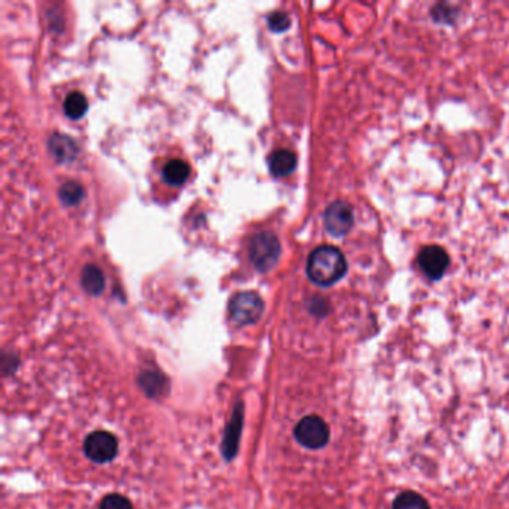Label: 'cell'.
<instances>
[{
  "instance_id": "1",
  "label": "cell",
  "mask_w": 509,
  "mask_h": 509,
  "mask_svg": "<svg viewBox=\"0 0 509 509\" xmlns=\"http://www.w3.org/2000/svg\"><path fill=\"white\" fill-rule=\"evenodd\" d=\"M348 264L342 251L334 245H321L311 252L307 264L309 279L321 287H330L344 278Z\"/></svg>"
},
{
  "instance_id": "2",
  "label": "cell",
  "mask_w": 509,
  "mask_h": 509,
  "mask_svg": "<svg viewBox=\"0 0 509 509\" xmlns=\"http://www.w3.org/2000/svg\"><path fill=\"white\" fill-rule=\"evenodd\" d=\"M279 252V241L272 232H260L250 242V260L260 272H268L275 266Z\"/></svg>"
},
{
  "instance_id": "3",
  "label": "cell",
  "mask_w": 509,
  "mask_h": 509,
  "mask_svg": "<svg viewBox=\"0 0 509 509\" xmlns=\"http://www.w3.org/2000/svg\"><path fill=\"white\" fill-rule=\"evenodd\" d=\"M263 300L252 291H241L234 295L229 303L230 318L239 326L257 322L263 314Z\"/></svg>"
},
{
  "instance_id": "4",
  "label": "cell",
  "mask_w": 509,
  "mask_h": 509,
  "mask_svg": "<svg viewBox=\"0 0 509 509\" xmlns=\"http://www.w3.org/2000/svg\"><path fill=\"white\" fill-rule=\"evenodd\" d=\"M297 442L309 449L322 448L330 439V429L318 415L303 417L295 427Z\"/></svg>"
},
{
  "instance_id": "5",
  "label": "cell",
  "mask_w": 509,
  "mask_h": 509,
  "mask_svg": "<svg viewBox=\"0 0 509 509\" xmlns=\"http://www.w3.org/2000/svg\"><path fill=\"white\" fill-rule=\"evenodd\" d=\"M84 453L94 463H107L119 454V440L105 430H97L84 440Z\"/></svg>"
},
{
  "instance_id": "6",
  "label": "cell",
  "mask_w": 509,
  "mask_h": 509,
  "mask_svg": "<svg viewBox=\"0 0 509 509\" xmlns=\"http://www.w3.org/2000/svg\"><path fill=\"white\" fill-rule=\"evenodd\" d=\"M325 227L335 238L345 236L354 224V215L350 205L345 202H334L325 211Z\"/></svg>"
},
{
  "instance_id": "7",
  "label": "cell",
  "mask_w": 509,
  "mask_h": 509,
  "mask_svg": "<svg viewBox=\"0 0 509 509\" xmlns=\"http://www.w3.org/2000/svg\"><path fill=\"white\" fill-rule=\"evenodd\" d=\"M418 264L427 278L440 279L449 266V256L442 247L429 245L420 251Z\"/></svg>"
},
{
  "instance_id": "8",
  "label": "cell",
  "mask_w": 509,
  "mask_h": 509,
  "mask_svg": "<svg viewBox=\"0 0 509 509\" xmlns=\"http://www.w3.org/2000/svg\"><path fill=\"white\" fill-rule=\"evenodd\" d=\"M242 422H243V408H242V402H239L236 405V409H234V414L230 420V423L226 427V433H224V440H223V454L227 462H230V460L238 453Z\"/></svg>"
},
{
  "instance_id": "9",
  "label": "cell",
  "mask_w": 509,
  "mask_h": 509,
  "mask_svg": "<svg viewBox=\"0 0 509 509\" xmlns=\"http://www.w3.org/2000/svg\"><path fill=\"white\" fill-rule=\"evenodd\" d=\"M297 166V159L295 153H291L290 150H277L275 153L270 154L269 157V169L270 173L273 176H278V178H282V176L290 175L293 171L296 169Z\"/></svg>"
},
{
  "instance_id": "10",
  "label": "cell",
  "mask_w": 509,
  "mask_h": 509,
  "mask_svg": "<svg viewBox=\"0 0 509 509\" xmlns=\"http://www.w3.org/2000/svg\"><path fill=\"white\" fill-rule=\"evenodd\" d=\"M50 151L55 160L63 163L74 160L76 157L78 148L69 136L53 135V138L50 139Z\"/></svg>"
},
{
  "instance_id": "11",
  "label": "cell",
  "mask_w": 509,
  "mask_h": 509,
  "mask_svg": "<svg viewBox=\"0 0 509 509\" xmlns=\"http://www.w3.org/2000/svg\"><path fill=\"white\" fill-rule=\"evenodd\" d=\"M81 284L88 295H93V296L101 295L105 288V277H103L102 270L97 266H94V264H87V266L83 269Z\"/></svg>"
},
{
  "instance_id": "12",
  "label": "cell",
  "mask_w": 509,
  "mask_h": 509,
  "mask_svg": "<svg viewBox=\"0 0 509 509\" xmlns=\"http://www.w3.org/2000/svg\"><path fill=\"white\" fill-rule=\"evenodd\" d=\"M190 175V166L184 160H171L163 168V178L171 185H181L187 181Z\"/></svg>"
},
{
  "instance_id": "13",
  "label": "cell",
  "mask_w": 509,
  "mask_h": 509,
  "mask_svg": "<svg viewBox=\"0 0 509 509\" xmlns=\"http://www.w3.org/2000/svg\"><path fill=\"white\" fill-rule=\"evenodd\" d=\"M141 387L148 393L151 397H157L166 390V379L163 375L157 374L154 370H145L139 377Z\"/></svg>"
},
{
  "instance_id": "14",
  "label": "cell",
  "mask_w": 509,
  "mask_h": 509,
  "mask_svg": "<svg viewBox=\"0 0 509 509\" xmlns=\"http://www.w3.org/2000/svg\"><path fill=\"white\" fill-rule=\"evenodd\" d=\"M63 107H64V114L69 117V119L80 120L81 117L87 112L88 103H87V99H85V96L83 93L74 92V93H71L69 96L66 97Z\"/></svg>"
},
{
  "instance_id": "15",
  "label": "cell",
  "mask_w": 509,
  "mask_h": 509,
  "mask_svg": "<svg viewBox=\"0 0 509 509\" xmlns=\"http://www.w3.org/2000/svg\"><path fill=\"white\" fill-rule=\"evenodd\" d=\"M393 509H430L423 496L415 492L400 493L393 503Z\"/></svg>"
},
{
  "instance_id": "16",
  "label": "cell",
  "mask_w": 509,
  "mask_h": 509,
  "mask_svg": "<svg viewBox=\"0 0 509 509\" xmlns=\"http://www.w3.org/2000/svg\"><path fill=\"white\" fill-rule=\"evenodd\" d=\"M58 196H60V199L66 207H75V205H78L83 200L84 189L81 187V184H78L75 181H69L62 185Z\"/></svg>"
},
{
  "instance_id": "17",
  "label": "cell",
  "mask_w": 509,
  "mask_h": 509,
  "mask_svg": "<svg viewBox=\"0 0 509 509\" xmlns=\"http://www.w3.org/2000/svg\"><path fill=\"white\" fill-rule=\"evenodd\" d=\"M99 509H133V506L127 497L112 493L103 497Z\"/></svg>"
},
{
  "instance_id": "18",
  "label": "cell",
  "mask_w": 509,
  "mask_h": 509,
  "mask_svg": "<svg viewBox=\"0 0 509 509\" xmlns=\"http://www.w3.org/2000/svg\"><path fill=\"white\" fill-rule=\"evenodd\" d=\"M268 24L273 32H284L290 27V17L284 12H273L268 18Z\"/></svg>"
},
{
  "instance_id": "19",
  "label": "cell",
  "mask_w": 509,
  "mask_h": 509,
  "mask_svg": "<svg viewBox=\"0 0 509 509\" xmlns=\"http://www.w3.org/2000/svg\"><path fill=\"white\" fill-rule=\"evenodd\" d=\"M451 15L456 17V12L453 11L451 6H448V5H438L432 9V17L438 19V21H444V23L453 21V19L449 18Z\"/></svg>"
}]
</instances>
